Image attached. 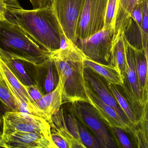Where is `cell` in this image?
<instances>
[{"label": "cell", "instance_id": "1", "mask_svg": "<svg viewBox=\"0 0 148 148\" xmlns=\"http://www.w3.org/2000/svg\"><path fill=\"white\" fill-rule=\"evenodd\" d=\"M6 2V19L17 25L43 50L52 53L60 49L63 33L51 5L27 10L16 0Z\"/></svg>", "mask_w": 148, "mask_h": 148}, {"label": "cell", "instance_id": "21", "mask_svg": "<svg viewBox=\"0 0 148 148\" xmlns=\"http://www.w3.org/2000/svg\"><path fill=\"white\" fill-rule=\"evenodd\" d=\"M110 64L116 67L123 78L126 57L123 35L118 36L113 40Z\"/></svg>", "mask_w": 148, "mask_h": 148}, {"label": "cell", "instance_id": "17", "mask_svg": "<svg viewBox=\"0 0 148 148\" xmlns=\"http://www.w3.org/2000/svg\"><path fill=\"white\" fill-rule=\"evenodd\" d=\"M51 128L54 129L66 142L69 148H86L78 141L69 131L66 123L64 110L60 108L58 112L52 116L50 123Z\"/></svg>", "mask_w": 148, "mask_h": 148}, {"label": "cell", "instance_id": "11", "mask_svg": "<svg viewBox=\"0 0 148 148\" xmlns=\"http://www.w3.org/2000/svg\"><path fill=\"white\" fill-rule=\"evenodd\" d=\"M84 73L85 79L92 90L103 102L114 109L124 122L132 128L127 117L119 105L113 94L108 87L106 79L88 66L84 65Z\"/></svg>", "mask_w": 148, "mask_h": 148}, {"label": "cell", "instance_id": "32", "mask_svg": "<svg viewBox=\"0 0 148 148\" xmlns=\"http://www.w3.org/2000/svg\"><path fill=\"white\" fill-rule=\"evenodd\" d=\"M34 9L42 8L51 5V0H29Z\"/></svg>", "mask_w": 148, "mask_h": 148}, {"label": "cell", "instance_id": "8", "mask_svg": "<svg viewBox=\"0 0 148 148\" xmlns=\"http://www.w3.org/2000/svg\"><path fill=\"white\" fill-rule=\"evenodd\" d=\"M71 103L70 108L73 113L100 140L103 148H116L103 121L90 104L80 101Z\"/></svg>", "mask_w": 148, "mask_h": 148}, {"label": "cell", "instance_id": "9", "mask_svg": "<svg viewBox=\"0 0 148 148\" xmlns=\"http://www.w3.org/2000/svg\"><path fill=\"white\" fill-rule=\"evenodd\" d=\"M126 64L123 78V85L125 97L137 110L142 109L148 100V96L143 92L137 73L133 47L124 38Z\"/></svg>", "mask_w": 148, "mask_h": 148}, {"label": "cell", "instance_id": "2", "mask_svg": "<svg viewBox=\"0 0 148 148\" xmlns=\"http://www.w3.org/2000/svg\"><path fill=\"white\" fill-rule=\"evenodd\" d=\"M66 39V45L51 53L50 56L61 82L63 103L78 101L89 103L84 73V60L86 58L75 44Z\"/></svg>", "mask_w": 148, "mask_h": 148}, {"label": "cell", "instance_id": "27", "mask_svg": "<svg viewBox=\"0 0 148 148\" xmlns=\"http://www.w3.org/2000/svg\"><path fill=\"white\" fill-rule=\"evenodd\" d=\"M118 0H108L103 29H114L115 17L117 9Z\"/></svg>", "mask_w": 148, "mask_h": 148}, {"label": "cell", "instance_id": "25", "mask_svg": "<svg viewBox=\"0 0 148 148\" xmlns=\"http://www.w3.org/2000/svg\"><path fill=\"white\" fill-rule=\"evenodd\" d=\"M76 118L79 138L86 148H103L100 140L92 134L82 122Z\"/></svg>", "mask_w": 148, "mask_h": 148}, {"label": "cell", "instance_id": "10", "mask_svg": "<svg viewBox=\"0 0 148 148\" xmlns=\"http://www.w3.org/2000/svg\"><path fill=\"white\" fill-rule=\"evenodd\" d=\"M0 77L14 98L17 112H27L42 117L36 104L27 92L25 86L13 74L1 57Z\"/></svg>", "mask_w": 148, "mask_h": 148}, {"label": "cell", "instance_id": "31", "mask_svg": "<svg viewBox=\"0 0 148 148\" xmlns=\"http://www.w3.org/2000/svg\"><path fill=\"white\" fill-rule=\"evenodd\" d=\"M51 136L53 142L57 148H69L65 141L55 130L52 128H51Z\"/></svg>", "mask_w": 148, "mask_h": 148}, {"label": "cell", "instance_id": "20", "mask_svg": "<svg viewBox=\"0 0 148 148\" xmlns=\"http://www.w3.org/2000/svg\"><path fill=\"white\" fill-rule=\"evenodd\" d=\"M84 65L88 66L106 79L109 83L122 86L123 79L116 68L110 64H100L96 61L85 58Z\"/></svg>", "mask_w": 148, "mask_h": 148}, {"label": "cell", "instance_id": "39", "mask_svg": "<svg viewBox=\"0 0 148 148\" xmlns=\"http://www.w3.org/2000/svg\"><path fill=\"white\" fill-rule=\"evenodd\" d=\"M139 1H140V0H139Z\"/></svg>", "mask_w": 148, "mask_h": 148}, {"label": "cell", "instance_id": "18", "mask_svg": "<svg viewBox=\"0 0 148 148\" xmlns=\"http://www.w3.org/2000/svg\"><path fill=\"white\" fill-rule=\"evenodd\" d=\"M139 1V0H118L115 17L113 40L119 36L123 35L131 14Z\"/></svg>", "mask_w": 148, "mask_h": 148}, {"label": "cell", "instance_id": "38", "mask_svg": "<svg viewBox=\"0 0 148 148\" xmlns=\"http://www.w3.org/2000/svg\"><path fill=\"white\" fill-rule=\"evenodd\" d=\"M1 77H0V80H1Z\"/></svg>", "mask_w": 148, "mask_h": 148}, {"label": "cell", "instance_id": "24", "mask_svg": "<svg viewBox=\"0 0 148 148\" xmlns=\"http://www.w3.org/2000/svg\"><path fill=\"white\" fill-rule=\"evenodd\" d=\"M107 84L119 105L127 117L132 130V128L136 126L138 122L132 105L125 96H124L120 92L116 85L109 83L107 81Z\"/></svg>", "mask_w": 148, "mask_h": 148}, {"label": "cell", "instance_id": "19", "mask_svg": "<svg viewBox=\"0 0 148 148\" xmlns=\"http://www.w3.org/2000/svg\"><path fill=\"white\" fill-rule=\"evenodd\" d=\"M123 36L134 48L144 52L148 51V46H145L144 43L142 21L137 20L130 16L124 30Z\"/></svg>", "mask_w": 148, "mask_h": 148}, {"label": "cell", "instance_id": "36", "mask_svg": "<svg viewBox=\"0 0 148 148\" xmlns=\"http://www.w3.org/2000/svg\"><path fill=\"white\" fill-rule=\"evenodd\" d=\"M5 19V18H3V17H1V16H0V20H4Z\"/></svg>", "mask_w": 148, "mask_h": 148}, {"label": "cell", "instance_id": "37", "mask_svg": "<svg viewBox=\"0 0 148 148\" xmlns=\"http://www.w3.org/2000/svg\"><path fill=\"white\" fill-rule=\"evenodd\" d=\"M5 1H8V0H5Z\"/></svg>", "mask_w": 148, "mask_h": 148}, {"label": "cell", "instance_id": "29", "mask_svg": "<svg viewBox=\"0 0 148 148\" xmlns=\"http://www.w3.org/2000/svg\"><path fill=\"white\" fill-rule=\"evenodd\" d=\"M116 140L118 141L121 146L124 148H132L133 146L125 132L122 129L117 127H110Z\"/></svg>", "mask_w": 148, "mask_h": 148}, {"label": "cell", "instance_id": "22", "mask_svg": "<svg viewBox=\"0 0 148 148\" xmlns=\"http://www.w3.org/2000/svg\"><path fill=\"white\" fill-rule=\"evenodd\" d=\"M148 101L145 104L139 122L132 128L131 135L134 138L137 147L139 148H148Z\"/></svg>", "mask_w": 148, "mask_h": 148}, {"label": "cell", "instance_id": "7", "mask_svg": "<svg viewBox=\"0 0 148 148\" xmlns=\"http://www.w3.org/2000/svg\"><path fill=\"white\" fill-rule=\"evenodd\" d=\"M85 0H51V7L64 36L76 44L79 16Z\"/></svg>", "mask_w": 148, "mask_h": 148}, {"label": "cell", "instance_id": "28", "mask_svg": "<svg viewBox=\"0 0 148 148\" xmlns=\"http://www.w3.org/2000/svg\"><path fill=\"white\" fill-rule=\"evenodd\" d=\"M142 2V30L143 41L145 46H148V0H141Z\"/></svg>", "mask_w": 148, "mask_h": 148}, {"label": "cell", "instance_id": "13", "mask_svg": "<svg viewBox=\"0 0 148 148\" xmlns=\"http://www.w3.org/2000/svg\"><path fill=\"white\" fill-rule=\"evenodd\" d=\"M85 85L89 103L94 108L104 123L107 124L109 128L117 127L132 135V129L124 122L116 110L103 102L92 90L86 80Z\"/></svg>", "mask_w": 148, "mask_h": 148}, {"label": "cell", "instance_id": "26", "mask_svg": "<svg viewBox=\"0 0 148 148\" xmlns=\"http://www.w3.org/2000/svg\"><path fill=\"white\" fill-rule=\"evenodd\" d=\"M0 101L9 111H18L14 98L2 79L0 80Z\"/></svg>", "mask_w": 148, "mask_h": 148}, {"label": "cell", "instance_id": "33", "mask_svg": "<svg viewBox=\"0 0 148 148\" xmlns=\"http://www.w3.org/2000/svg\"><path fill=\"white\" fill-rule=\"evenodd\" d=\"M6 8L7 4L6 1L5 0H0V16L5 18V15Z\"/></svg>", "mask_w": 148, "mask_h": 148}, {"label": "cell", "instance_id": "16", "mask_svg": "<svg viewBox=\"0 0 148 148\" xmlns=\"http://www.w3.org/2000/svg\"><path fill=\"white\" fill-rule=\"evenodd\" d=\"M62 86L60 80L52 91L45 94L35 103L43 118L49 123L53 115L58 112L63 103Z\"/></svg>", "mask_w": 148, "mask_h": 148}, {"label": "cell", "instance_id": "35", "mask_svg": "<svg viewBox=\"0 0 148 148\" xmlns=\"http://www.w3.org/2000/svg\"><path fill=\"white\" fill-rule=\"evenodd\" d=\"M3 129V120H0V141L1 140Z\"/></svg>", "mask_w": 148, "mask_h": 148}, {"label": "cell", "instance_id": "12", "mask_svg": "<svg viewBox=\"0 0 148 148\" xmlns=\"http://www.w3.org/2000/svg\"><path fill=\"white\" fill-rule=\"evenodd\" d=\"M1 147L57 148L52 139L34 133L15 132L1 136Z\"/></svg>", "mask_w": 148, "mask_h": 148}, {"label": "cell", "instance_id": "15", "mask_svg": "<svg viewBox=\"0 0 148 148\" xmlns=\"http://www.w3.org/2000/svg\"><path fill=\"white\" fill-rule=\"evenodd\" d=\"M0 57L17 78L26 86L36 84L34 82V65L3 53Z\"/></svg>", "mask_w": 148, "mask_h": 148}, {"label": "cell", "instance_id": "6", "mask_svg": "<svg viewBox=\"0 0 148 148\" xmlns=\"http://www.w3.org/2000/svg\"><path fill=\"white\" fill-rule=\"evenodd\" d=\"M108 0H85L77 30V39H84L103 29Z\"/></svg>", "mask_w": 148, "mask_h": 148}, {"label": "cell", "instance_id": "5", "mask_svg": "<svg viewBox=\"0 0 148 148\" xmlns=\"http://www.w3.org/2000/svg\"><path fill=\"white\" fill-rule=\"evenodd\" d=\"M114 34V28L103 29L89 38L77 39L75 45L86 58L109 64Z\"/></svg>", "mask_w": 148, "mask_h": 148}, {"label": "cell", "instance_id": "14", "mask_svg": "<svg viewBox=\"0 0 148 148\" xmlns=\"http://www.w3.org/2000/svg\"><path fill=\"white\" fill-rule=\"evenodd\" d=\"M34 74L35 84L44 95L57 87L59 77L54 61L51 57L41 64L35 65Z\"/></svg>", "mask_w": 148, "mask_h": 148}, {"label": "cell", "instance_id": "30", "mask_svg": "<svg viewBox=\"0 0 148 148\" xmlns=\"http://www.w3.org/2000/svg\"><path fill=\"white\" fill-rule=\"evenodd\" d=\"M26 88L29 96L35 104L37 101L40 99L44 95L40 88L37 84L27 86H26Z\"/></svg>", "mask_w": 148, "mask_h": 148}, {"label": "cell", "instance_id": "4", "mask_svg": "<svg viewBox=\"0 0 148 148\" xmlns=\"http://www.w3.org/2000/svg\"><path fill=\"white\" fill-rule=\"evenodd\" d=\"M15 132L36 133L52 139L51 125L45 119L27 112H7L3 116L1 136Z\"/></svg>", "mask_w": 148, "mask_h": 148}, {"label": "cell", "instance_id": "3", "mask_svg": "<svg viewBox=\"0 0 148 148\" xmlns=\"http://www.w3.org/2000/svg\"><path fill=\"white\" fill-rule=\"evenodd\" d=\"M0 53L37 65L49 58L51 53L43 50L17 25L5 19L0 20Z\"/></svg>", "mask_w": 148, "mask_h": 148}, {"label": "cell", "instance_id": "23", "mask_svg": "<svg viewBox=\"0 0 148 148\" xmlns=\"http://www.w3.org/2000/svg\"><path fill=\"white\" fill-rule=\"evenodd\" d=\"M133 48L135 65L139 84L143 92L146 96H148V57L145 55L143 51Z\"/></svg>", "mask_w": 148, "mask_h": 148}, {"label": "cell", "instance_id": "34", "mask_svg": "<svg viewBox=\"0 0 148 148\" xmlns=\"http://www.w3.org/2000/svg\"><path fill=\"white\" fill-rule=\"evenodd\" d=\"M8 111H9V110L0 101V120H3V116Z\"/></svg>", "mask_w": 148, "mask_h": 148}]
</instances>
